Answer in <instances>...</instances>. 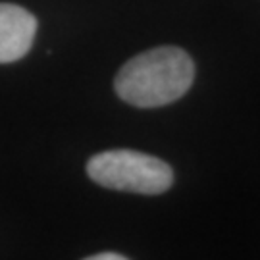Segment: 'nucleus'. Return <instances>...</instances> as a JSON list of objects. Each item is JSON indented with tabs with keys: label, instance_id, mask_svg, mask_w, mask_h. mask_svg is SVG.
Masks as SVG:
<instances>
[{
	"label": "nucleus",
	"instance_id": "2",
	"mask_svg": "<svg viewBox=\"0 0 260 260\" xmlns=\"http://www.w3.org/2000/svg\"><path fill=\"white\" fill-rule=\"evenodd\" d=\"M87 176L101 187L137 195H162L174 185V170L164 160L129 149L94 154L87 162Z\"/></svg>",
	"mask_w": 260,
	"mask_h": 260
},
{
	"label": "nucleus",
	"instance_id": "1",
	"mask_svg": "<svg viewBox=\"0 0 260 260\" xmlns=\"http://www.w3.org/2000/svg\"><path fill=\"white\" fill-rule=\"evenodd\" d=\"M195 62L179 47H156L133 56L120 68L114 89L123 103L160 108L179 101L193 87Z\"/></svg>",
	"mask_w": 260,
	"mask_h": 260
},
{
	"label": "nucleus",
	"instance_id": "3",
	"mask_svg": "<svg viewBox=\"0 0 260 260\" xmlns=\"http://www.w3.org/2000/svg\"><path fill=\"white\" fill-rule=\"evenodd\" d=\"M37 33L35 16L18 4L0 2V64H14L27 54Z\"/></svg>",
	"mask_w": 260,
	"mask_h": 260
},
{
	"label": "nucleus",
	"instance_id": "4",
	"mask_svg": "<svg viewBox=\"0 0 260 260\" xmlns=\"http://www.w3.org/2000/svg\"><path fill=\"white\" fill-rule=\"evenodd\" d=\"M127 256L125 254H120V252H99V254H93L87 260H125Z\"/></svg>",
	"mask_w": 260,
	"mask_h": 260
}]
</instances>
